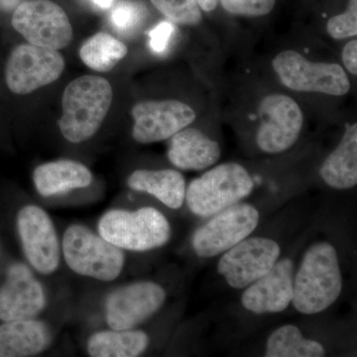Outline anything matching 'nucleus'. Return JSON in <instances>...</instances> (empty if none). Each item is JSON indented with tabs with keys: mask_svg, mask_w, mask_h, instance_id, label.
Segmentation results:
<instances>
[{
	"mask_svg": "<svg viewBox=\"0 0 357 357\" xmlns=\"http://www.w3.org/2000/svg\"><path fill=\"white\" fill-rule=\"evenodd\" d=\"M112 84L102 77L83 76L70 82L63 93L59 128L66 139L82 143L100 129L112 107Z\"/></svg>",
	"mask_w": 357,
	"mask_h": 357,
	"instance_id": "nucleus-1",
	"label": "nucleus"
},
{
	"mask_svg": "<svg viewBox=\"0 0 357 357\" xmlns=\"http://www.w3.org/2000/svg\"><path fill=\"white\" fill-rule=\"evenodd\" d=\"M342 277L337 251L331 244L311 246L294 279L293 305L302 314L325 311L340 297Z\"/></svg>",
	"mask_w": 357,
	"mask_h": 357,
	"instance_id": "nucleus-2",
	"label": "nucleus"
},
{
	"mask_svg": "<svg viewBox=\"0 0 357 357\" xmlns=\"http://www.w3.org/2000/svg\"><path fill=\"white\" fill-rule=\"evenodd\" d=\"M100 236L122 250L149 251L165 245L171 237V225L154 208L135 211L110 210L100 218Z\"/></svg>",
	"mask_w": 357,
	"mask_h": 357,
	"instance_id": "nucleus-3",
	"label": "nucleus"
},
{
	"mask_svg": "<svg viewBox=\"0 0 357 357\" xmlns=\"http://www.w3.org/2000/svg\"><path fill=\"white\" fill-rule=\"evenodd\" d=\"M253 188L255 182L248 170L241 164L230 162L215 166L192 181L185 199L192 213L208 218L248 197Z\"/></svg>",
	"mask_w": 357,
	"mask_h": 357,
	"instance_id": "nucleus-4",
	"label": "nucleus"
},
{
	"mask_svg": "<svg viewBox=\"0 0 357 357\" xmlns=\"http://www.w3.org/2000/svg\"><path fill=\"white\" fill-rule=\"evenodd\" d=\"M61 248L73 272L98 281L115 280L126 263L122 249L82 225L68 227Z\"/></svg>",
	"mask_w": 357,
	"mask_h": 357,
	"instance_id": "nucleus-5",
	"label": "nucleus"
},
{
	"mask_svg": "<svg viewBox=\"0 0 357 357\" xmlns=\"http://www.w3.org/2000/svg\"><path fill=\"white\" fill-rule=\"evenodd\" d=\"M272 67L281 84L297 93L344 96L351 89V81L342 66L312 62L298 51L285 50L277 54Z\"/></svg>",
	"mask_w": 357,
	"mask_h": 357,
	"instance_id": "nucleus-6",
	"label": "nucleus"
},
{
	"mask_svg": "<svg viewBox=\"0 0 357 357\" xmlns=\"http://www.w3.org/2000/svg\"><path fill=\"white\" fill-rule=\"evenodd\" d=\"M15 227L28 264L39 273L53 274L62 248L50 215L38 206L25 204L16 213Z\"/></svg>",
	"mask_w": 357,
	"mask_h": 357,
	"instance_id": "nucleus-7",
	"label": "nucleus"
},
{
	"mask_svg": "<svg viewBox=\"0 0 357 357\" xmlns=\"http://www.w3.org/2000/svg\"><path fill=\"white\" fill-rule=\"evenodd\" d=\"M11 24L30 44L61 50L73 40V27L62 7L51 0H28L18 4Z\"/></svg>",
	"mask_w": 357,
	"mask_h": 357,
	"instance_id": "nucleus-8",
	"label": "nucleus"
},
{
	"mask_svg": "<svg viewBox=\"0 0 357 357\" xmlns=\"http://www.w3.org/2000/svg\"><path fill=\"white\" fill-rule=\"evenodd\" d=\"M260 124L256 143L268 154L287 151L299 139L305 115L299 103L283 93H270L258 107Z\"/></svg>",
	"mask_w": 357,
	"mask_h": 357,
	"instance_id": "nucleus-9",
	"label": "nucleus"
},
{
	"mask_svg": "<svg viewBox=\"0 0 357 357\" xmlns=\"http://www.w3.org/2000/svg\"><path fill=\"white\" fill-rule=\"evenodd\" d=\"M64 69L65 60L60 52L36 45L21 44L7 59V88L16 95H29L57 81Z\"/></svg>",
	"mask_w": 357,
	"mask_h": 357,
	"instance_id": "nucleus-10",
	"label": "nucleus"
},
{
	"mask_svg": "<svg viewBox=\"0 0 357 357\" xmlns=\"http://www.w3.org/2000/svg\"><path fill=\"white\" fill-rule=\"evenodd\" d=\"M258 222L259 213L255 206L232 204L195 231L192 248L199 257H213L250 236Z\"/></svg>",
	"mask_w": 357,
	"mask_h": 357,
	"instance_id": "nucleus-11",
	"label": "nucleus"
},
{
	"mask_svg": "<svg viewBox=\"0 0 357 357\" xmlns=\"http://www.w3.org/2000/svg\"><path fill=\"white\" fill-rule=\"evenodd\" d=\"M0 280V323L34 319L47 306L43 285L25 263H7Z\"/></svg>",
	"mask_w": 357,
	"mask_h": 357,
	"instance_id": "nucleus-12",
	"label": "nucleus"
},
{
	"mask_svg": "<svg viewBox=\"0 0 357 357\" xmlns=\"http://www.w3.org/2000/svg\"><path fill=\"white\" fill-rule=\"evenodd\" d=\"M280 256V246L265 237H251L225 251L218 270L230 287L243 289L271 270Z\"/></svg>",
	"mask_w": 357,
	"mask_h": 357,
	"instance_id": "nucleus-13",
	"label": "nucleus"
},
{
	"mask_svg": "<svg viewBox=\"0 0 357 357\" xmlns=\"http://www.w3.org/2000/svg\"><path fill=\"white\" fill-rule=\"evenodd\" d=\"M132 137L141 144H151L172 137L196 121L197 114L178 100H144L131 109Z\"/></svg>",
	"mask_w": 357,
	"mask_h": 357,
	"instance_id": "nucleus-14",
	"label": "nucleus"
},
{
	"mask_svg": "<svg viewBox=\"0 0 357 357\" xmlns=\"http://www.w3.org/2000/svg\"><path fill=\"white\" fill-rule=\"evenodd\" d=\"M165 290L154 282L142 281L117 288L105 300V319L112 330H133L158 312Z\"/></svg>",
	"mask_w": 357,
	"mask_h": 357,
	"instance_id": "nucleus-15",
	"label": "nucleus"
},
{
	"mask_svg": "<svg viewBox=\"0 0 357 357\" xmlns=\"http://www.w3.org/2000/svg\"><path fill=\"white\" fill-rule=\"evenodd\" d=\"M293 262L288 258L275 263L268 273L249 285L241 303L255 314L279 312L287 309L293 300Z\"/></svg>",
	"mask_w": 357,
	"mask_h": 357,
	"instance_id": "nucleus-16",
	"label": "nucleus"
},
{
	"mask_svg": "<svg viewBox=\"0 0 357 357\" xmlns=\"http://www.w3.org/2000/svg\"><path fill=\"white\" fill-rule=\"evenodd\" d=\"M169 161L185 171H202L218 163L220 145L198 128H185L169 138Z\"/></svg>",
	"mask_w": 357,
	"mask_h": 357,
	"instance_id": "nucleus-17",
	"label": "nucleus"
},
{
	"mask_svg": "<svg viewBox=\"0 0 357 357\" xmlns=\"http://www.w3.org/2000/svg\"><path fill=\"white\" fill-rule=\"evenodd\" d=\"M50 326L39 319H27L0 323V357H29L50 347Z\"/></svg>",
	"mask_w": 357,
	"mask_h": 357,
	"instance_id": "nucleus-18",
	"label": "nucleus"
},
{
	"mask_svg": "<svg viewBox=\"0 0 357 357\" xmlns=\"http://www.w3.org/2000/svg\"><path fill=\"white\" fill-rule=\"evenodd\" d=\"M33 182L39 195L48 198L89 187L93 174L79 162L58 160L37 167L33 172Z\"/></svg>",
	"mask_w": 357,
	"mask_h": 357,
	"instance_id": "nucleus-19",
	"label": "nucleus"
},
{
	"mask_svg": "<svg viewBox=\"0 0 357 357\" xmlns=\"http://www.w3.org/2000/svg\"><path fill=\"white\" fill-rule=\"evenodd\" d=\"M326 185L335 190H347L357 184V123L345 129L337 147L328 155L321 171Z\"/></svg>",
	"mask_w": 357,
	"mask_h": 357,
	"instance_id": "nucleus-20",
	"label": "nucleus"
},
{
	"mask_svg": "<svg viewBox=\"0 0 357 357\" xmlns=\"http://www.w3.org/2000/svg\"><path fill=\"white\" fill-rule=\"evenodd\" d=\"M128 184L134 191L147 192L173 210H178L184 204V176L172 169L134 171L128 177Z\"/></svg>",
	"mask_w": 357,
	"mask_h": 357,
	"instance_id": "nucleus-21",
	"label": "nucleus"
},
{
	"mask_svg": "<svg viewBox=\"0 0 357 357\" xmlns=\"http://www.w3.org/2000/svg\"><path fill=\"white\" fill-rule=\"evenodd\" d=\"M149 337L141 331L112 330L93 333L86 342L91 357H136L146 351Z\"/></svg>",
	"mask_w": 357,
	"mask_h": 357,
	"instance_id": "nucleus-22",
	"label": "nucleus"
},
{
	"mask_svg": "<svg viewBox=\"0 0 357 357\" xmlns=\"http://www.w3.org/2000/svg\"><path fill=\"white\" fill-rule=\"evenodd\" d=\"M126 45L107 33H96L86 40L81 49L79 57L84 64L96 72L107 73L128 55Z\"/></svg>",
	"mask_w": 357,
	"mask_h": 357,
	"instance_id": "nucleus-23",
	"label": "nucleus"
},
{
	"mask_svg": "<svg viewBox=\"0 0 357 357\" xmlns=\"http://www.w3.org/2000/svg\"><path fill=\"white\" fill-rule=\"evenodd\" d=\"M325 356L323 345L306 340L297 326L287 325L275 331L268 338L267 357H321Z\"/></svg>",
	"mask_w": 357,
	"mask_h": 357,
	"instance_id": "nucleus-24",
	"label": "nucleus"
},
{
	"mask_svg": "<svg viewBox=\"0 0 357 357\" xmlns=\"http://www.w3.org/2000/svg\"><path fill=\"white\" fill-rule=\"evenodd\" d=\"M155 8L174 23L196 26L203 20V13L196 0H151Z\"/></svg>",
	"mask_w": 357,
	"mask_h": 357,
	"instance_id": "nucleus-25",
	"label": "nucleus"
},
{
	"mask_svg": "<svg viewBox=\"0 0 357 357\" xmlns=\"http://www.w3.org/2000/svg\"><path fill=\"white\" fill-rule=\"evenodd\" d=\"M326 31L331 38L338 41L357 36V0H349L344 13L330 18Z\"/></svg>",
	"mask_w": 357,
	"mask_h": 357,
	"instance_id": "nucleus-26",
	"label": "nucleus"
},
{
	"mask_svg": "<svg viewBox=\"0 0 357 357\" xmlns=\"http://www.w3.org/2000/svg\"><path fill=\"white\" fill-rule=\"evenodd\" d=\"M225 13L244 17H262L273 10L276 0H218Z\"/></svg>",
	"mask_w": 357,
	"mask_h": 357,
	"instance_id": "nucleus-27",
	"label": "nucleus"
},
{
	"mask_svg": "<svg viewBox=\"0 0 357 357\" xmlns=\"http://www.w3.org/2000/svg\"><path fill=\"white\" fill-rule=\"evenodd\" d=\"M143 7L138 2L126 0L119 2L112 13V22L119 32L132 31L143 18Z\"/></svg>",
	"mask_w": 357,
	"mask_h": 357,
	"instance_id": "nucleus-28",
	"label": "nucleus"
},
{
	"mask_svg": "<svg viewBox=\"0 0 357 357\" xmlns=\"http://www.w3.org/2000/svg\"><path fill=\"white\" fill-rule=\"evenodd\" d=\"M174 26L171 22H161L150 32V46L152 50L162 53L166 50L169 40L172 36Z\"/></svg>",
	"mask_w": 357,
	"mask_h": 357,
	"instance_id": "nucleus-29",
	"label": "nucleus"
},
{
	"mask_svg": "<svg viewBox=\"0 0 357 357\" xmlns=\"http://www.w3.org/2000/svg\"><path fill=\"white\" fill-rule=\"evenodd\" d=\"M342 63L347 72L351 73L354 76L357 75V40L356 38L349 40L344 45L342 53Z\"/></svg>",
	"mask_w": 357,
	"mask_h": 357,
	"instance_id": "nucleus-30",
	"label": "nucleus"
},
{
	"mask_svg": "<svg viewBox=\"0 0 357 357\" xmlns=\"http://www.w3.org/2000/svg\"><path fill=\"white\" fill-rule=\"evenodd\" d=\"M196 1L202 11L206 13H213L218 6V0H196Z\"/></svg>",
	"mask_w": 357,
	"mask_h": 357,
	"instance_id": "nucleus-31",
	"label": "nucleus"
},
{
	"mask_svg": "<svg viewBox=\"0 0 357 357\" xmlns=\"http://www.w3.org/2000/svg\"><path fill=\"white\" fill-rule=\"evenodd\" d=\"M20 2V0H0V10H11L16 8Z\"/></svg>",
	"mask_w": 357,
	"mask_h": 357,
	"instance_id": "nucleus-32",
	"label": "nucleus"
},
{
	"mask_svg": "<svg viewBox=\"0 0 357 357\" xmlns=\"http://www.w3.org/2000/svg\"><path fill=\"white\" fill-rule=\"evenodd\" d=\"M96 6L100 7L102 9H107L112 6V1L114 0H91Z\"/></svg>",
	"mask_w": 357,
	"mask_h": 357,
	"instance_id": "nucleus-33",
	"label": "nucleus"
},
{
	"mask_svg": "<svg viewBox=\"0 0 357 357\" xmlns=\"http://www.w3.org/2000/svg\"><path fill=\"white\" fill-rule=\"evenodd\" d=\"M2 257H3V249H2L1 236H0V266L2 265Z\"/></svg>",
	"mask_w": 357,
	"mask_h": 357,
	"instance_id": "nucleus-34",
	"label": "nucleus"
}]
</instances>
